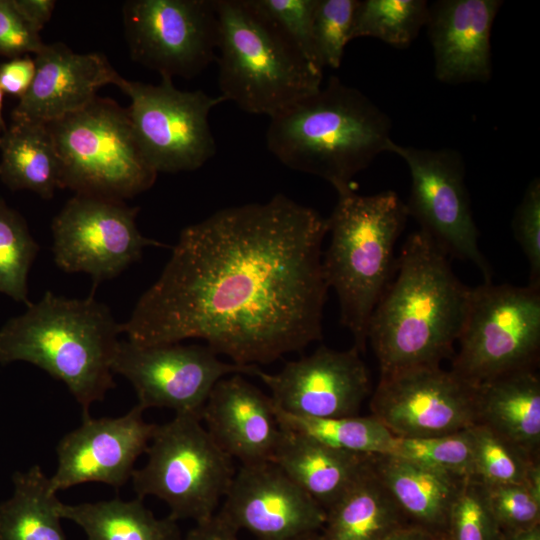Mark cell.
Listing matches in <instances>:
<instances>
[{
	"label": "cell",
	"instance_id": "6da1fadb",
	"mask_svg": "<svg viewBox=\"0 0 540 540\" xmlns=\"http://www.w3.org/2000/svg\"><path fill=\"white\" fill-rule=\"evenodd\" d=\"M327 218L283 194L185 227L158 280L122 323L139 345L206 341L257 366L322 339Z\"/></svg>",
	"mask_w": 540,
	"mask_h": 540
},
{
	"label": "cell",
	"instance_id": "7a4b0ae2",
	"mask_svg": "<svg viewBox=\"0 0 540 540\" xmlns=\"http://www.w3.org/2000/svg\"><path fill=\"white\" fill-rule=\"evenodd\" d=\"M470 294L434 240L411 233L368 324L380 376L452 359Z\"/></svg>",
	"mask_w": 540,
	"mask_h": 540
},
{
	"label": "cell",
	"instance_id": "3957f363",
	"mask_svg": "<svg viewBox=\"0 0 540 540\" xmlns=\"http://www.w3.org/2000/svg\"><path fill=\"white\" fill-rule=\"evenodd\" d=\"M391 120L365 94L331 76L315 93L270 118L268 150L286 167L318 176L338 195L388 152Z\"/></svg>",
	"mask_w": 540,
	"mask_h": 540
},
{
	"label": "cell",
	"instance_id": "277c9868",
	"mask_svg": "<svg viewBox=\"0 0 540 540\" xmlns=\"http://www.w3.org/2000/svg\"><path fill=\"white\" fill-rule=\"evenodd\" d=\"M123 333L109 307L47 291L0 328V364L25 361L62 381L89 416L91 404L115 387L112 362Z\"/></svg>",
	"mask_w": 540,
	"mask_h": 540
},
{
	"label": "cell",
	"instance_id": "5b68a950",
	"mask_svg": "<svg viewBox=\"0 0 540 540\" xmlns=\"http://www.w3.org/2000/svg\"><path fill=\"white\" fill-rule=\"evenodd\" d=\"M407 217L405 203L387 190L339 194L327 218L331 238L322 257L323 275L337 294L341 324L360 353L366 348L370 317L393 277L394 248Z\"/></svg>",
	"mask_w": 540,
	"mask_h": 540
},
{
	"label": "cell",
	"instance_id": "8992f818",
	"mask_svg": "<svg viewBox=\"0 0 540 540\" xmlns=\"http://www.w3.org/2000/svg\"><path fill=\"white\" fill-rule=\"evenodd\" d=\"M220 96L270 118L322 86L323 70L249 0H215Z\"/></svg>",
	"mask_w": 540,
	"mask_h": 540
},
{
	"label": "cell",
	"instance_id": "52a82bcc",
	"mask_svg": "<svg viewBox=\"0 0 540 540\" xmlns=\"http://www.w3.org/2000/svg\"><path fill=\"white\" fill-rule=\"evenodd\" d=\"M60 160V188L124 201L152 187L157 173L135 137L127 108L98 96L47 124Z\"/></svg>",
	"mask_w": 540,
	"mask_h": 540
},
{
	"label": "cell",
	"instance_id": "ba28073f",
	"mask_svg": "<svg viewBox=\"0 0 540 540\" xmlns=\"http://www.w3.org/2000/svg\"><path fill=\"white\" fill-rule=\"evenodd\" d=\"M147 461L131 479L137 498L154 496L175 521L212 518L235 474L234 460L215 442L197 415L175 414L157 425Z\"/></svg>",
	"mask_w": 540,
	"mask_h": 540
},
{
	"label": "cell",
	"instance_id": "9c48e42d",
	"mask_svg": "<svg viewBox=\"0 0 540 540\" xmlns=\"http://www.w3.org/2000/svg\"><path fill=\"white\" fill-rule=\"evenodd\" d=\"M451 370L472 385L536 369L540 353V287L484 281L471 288Z\"/></svg>",
	"mask_w": 540,
	"mask_h": 540
},
{
	"label": "cell",
	"instance_id": "30bf717a",
	"mask_svg": "<svg viewBox=\"0 0 540 540\" xmlns=\"http://www.w3.org/2000/svg\"><path fill=\"white\" fill-rule=\"evenodd\" d=\"M116 86L130 99L135 137L157 174L194 171L215 155L209 115L223 97L180 90L169 77L149 84L121 76Z\"/></svg>",
	"mask_w": 540,
	"mask_h": 540
},
{
	"label": "cell",
	"instance_id": "8fae6325",
	"mask_svg": "<svg viewBox=\"0 0 540 540\" xmlns=\"http://www.w3.org/2000/svg\"><path fill=\"white\" fill-rule=\"evenodd\" d=\"M388 152L401 157L411 175L408 216L448 255L474 264L485 281L492 269L479 249V232L465 185V164L454 149H420L393 141Z\"/></svg>",
	"mask_w": 540,
	"mask_h": 540
},
{
	"label": "cell",
	"instance_id": "7c38bea8",
	"mask_svg": "<svg viewBox=\"0 0 540 540\" xmlns=\"http://www.w3.org/2000/svg\"><path fill=\"white\" fill-rule=\"evenodd\" d=\"M123 22L131 58L161 77L192 78L216 60L215 0H129Z\"/></svg>",
	"mask_w": 540,
	"mask_h": 540
},
{
	"label": "cell",
	"instance_id": "4fadbf2b",
	"mask_svg": "<svg viewBox=\"0 0 540 540\" xmlns=\"http://www.w3.org/2000/svg\"><path fill=\"white\" fill-rule=\"evenodd\" d=\"M138 211L121 200L75 194L51 224L56 265L87 273L96 287L139 261L144 248L165 246L140 233Z\"/></svg>",
	"mask_w": 540,
	"mask_h": 540
},
{
	"label": "cell",
	"instance_id": "5bb4252c",
	"mask_svg": "<svg viewBox=\"0 0 540 540\" xmlns=\"http://www.w3.org/2000/svg\"><path fill=\"white\" fill-rule=\"evenodd\" d=\"M258 369L224 362L207 345H139L129 340L119 341L112 362L113 373L131 383L143 410L167 408L200 418L220 379L232 374L255 375Z\"/></svg>",
	"mask_w": 540,
	"mask_h": 540
},
{
	"label": "cell",
	"instance_id": "9a60e30c",
	"mask_svg": "<svg viewBox=\"0 0 540 540\" xmlns=\"http://www.w3.org/2000/svg\"><path fill=\"white\" fill-rule=\"evenodd\" d=\"M370 409L396 437L451 434L476 424V386L440 366L410 368L380 376Z\"/></svg>",
	"mask_w": 540,
	"mask_h": 540
},
{
	"label": "cell",
	"instance_id": "2e32d148",
	"mask_svg": "<svg viewBox=\"0 0 540 540\" xmlns=\"http://www.w3.org/2000/svg\"><path fill=\"white\" fill-rule=\"evenodd\" d=\"M255 376L278 410L298 417L354 416L371 391L369 370L354 346L343 351L320 346L277 373L258 369Z\"/></svg>",
	"mask_w": 540,
	"mask_h": 540
},
{
	"label": "cell",
	"instance_id": "e0dca14e",
	"mask_svg": "<svg viewBox=\"0 0 540 540\" xmlns=\"http://www.w3.org/2000/svg\"><path fill=\"white\" fill-rule=\"evenodd\" d=\"M216 515L258 540H294L319 532L326 512L273 461L241 465Z\"/></svg>",
	"mask_w": 540,
	"mask_h": 540
},
{
	"label": "cell",
	"instance_id": "ac0fdd59",
	"mask_svg": "<svg viewBox=\"0 0 540 540\" xmlns=\"http://www.w3.org/2000/svg\"><path fill=\"white\" fill-rule=\"evenodd\" d=\"M135 405L125 415L94 419L83 417L79 427L59 441L57 468L49 478L55 492L98 482L122 487L132 476L138 457L146 452L156 424L143 418Z\"/></svg>",
	"mask_w": 540,
	"mask_h": 540
},
{
	"label": "cell",
	"instance_id": "d6986e66",
	"mask_svg": "<svg viewBox=\"0 0 540 540\" xmlns=\"http://www.w3.org/2000/svg\"><path fill=\"white\" fill-rule=\"evenodd\" d=\"M36 72L12 111V122L47 125L77 112L121 75L101 53H76L63 43L45 44L34 58Z\"/></svg>",
	"mask_w": 540,
	"mask_h": 540
},
{
	"label": "cell",
	"instance_id": "ffe728a7",
	"mask_svg": "<svg viewBox=\"0 0 540 540\" xmlns=\"http://www.w3.org/2000/svg\"><path fill=\"white\" fill-rule=\"evenodd\" d=\"M201 420L219 447L241 465L273 460L282 434L275 405L242 374L226 376L215 384Z\"/></svg>",
	"mask_w": 540,
	"mask_h": 540
},
{
	"label": "cell",
	"instance_id": "44dd1931",
	"mask_svg": "<svg viewBox=\"0 0 540 540\" xmlns=\"http://www.w3.org/2000/svg\"><path fill=\"white\" fill-rule=\"evenodd\" d=\"M503 1L439 0L429 4L428 35L434 73L447 84L487 82L492 73L491 30Z\"/></svg>",
	"mask_w": 540,
	"mask_h": 540
},
{
	"label": "cell",
	"instance_id": "7402d4cb",
	"mask_svg": "<svg viewBox=\"0 0 540 540\" xmlns=\"http://www.w3.org/2000/svg\"><path fill=\"white\" fill-rule=\"evenodd\" d=\"M281 429L272 461L326 512L358 479L371 455L339 450Z\"/></svg>",
	"mask_w": 540,
	"mask_h": 540
},
{
	"label": "cell",
	"instance_id": "603a6c76",
	"mask_svg": "<svg viewBox=\"0 0 540 540\" xmlns=\"http://www.w3.org/2000/svg\"><path fill=\"white\" fill-rule=\"evenodd\" d=\"M476 419V424L539 458L540 378L536 369L506 373L476 385Z\"/></svg>",
	"mask_w": 540,
	"mask_h": 540
},
{
	"label": "cell",
	"instance_id": "cb8c5ba5",
	"mask_svg": "<svg viewBox=\"0 0 540 540\" xmlns=\"http://www.w3.org/2000/svg\"><path fill=\"white\" fill-rule=\"evenodd\" d=\"M370 463L410 523L445 534L463 477L392 454L371 455Z\"/></svg>",
	"mask_w": 540,
	"mask_h": 540
},
{
	"label": "cell",
	"instance_id": "d4e9b609",
	"mask_svg": "<svg viewBox=\"0 0 540 540\" xmlns=\"http://www.w3.org/2000/svg\"><path fill=\"white\" fill-rule=\"evenodd\" d=\"M371 458V456H370ZM410 523L369 463L344 495L326 511L319 540H381Z\"/></svg>",
	"mask_w": 540,
	"mask_h": 540
},
{
	"label": "cell",
	"instance_id": "484cf974",
	"mask_svg": "<svg viewBox=\"0 0 540 540\" xmlns=\"http://www.w3.org/2000/svg\"><path fill=\"white\" fill-rule=\"evenodd\" d=\"M0 179L11 190L51 199L60 188V160L44 124L12 122L0 135Z\"/></svg>",
	"mask_w": 540,
	"mask_h": 540
},
{
	"label": "cell",
	"instance_id": "4316f807",
	"mask_svg": "<svg viewBox=\"0 0 540 540\" xmlns=\"http://www.w3.org/2000/svg\"><path fill=\"white\" fill-rule=\"evenodd\" d=\"M60 515L80 526L87 540H179L177 521L156 518L135 498H119L76 505L61 503Z\"/></svg>",
	"mask_w": 540,
	"mask_h": 540
},
{
	"label": "cell",
	"instance_id": "83f0119b",
	"mask_svg": "<svg viewBox=\"0 0 540 540\" xmlns=\"http://www.w3.org/2000/svg\"><path fill=\"white\" fill-rule=\"evenodd\" d=\"M12 496L0 504V540H67L61 501L38 465L13 475Z\"/></svg>",
	"mask_w": 540,
	"mask_h": 540
},
{
	"label": "cell",
	"instance_id": "f1b7e54d",
	"mask_svg": "<svg viewBox=\"0 0 540 540\" xmlns=\"http://www.w3.org/2000/svg\"><path fill=\"white\" fill-rule=\"evenodd\" d=\"M275 409L277 420L283 429L351 453L392 454L396 436L372 415L307 418L286 414L276 407Z\"/></svg>",
	"mask_w": 540,
	"mask_h": 540
},
{
	"label": "cell",
	"instance_id": "f546056e",
	"mask_svg": "<svg viewBox=\"0 0 540 540\" xmlns=\"http://www.w3.org/2000/svg\"><path fill=\"white\" fill-rule=\"evenodd\" d=\"M429 4L425 0H363L358 2L351 39L373 37L406 48L426 26Z\"/></svg>",
	"mask_w": 540,
	"mask_h": 540
},
{
	"label": "cell",
	"instance_id": "4dcf8cb0",
	"mask_svg": "<svg viewBox=\"0 0 540 540\" xmlns=\"http://www.w3.org/2000/svg\"><path fill=\"white\" fill-rule=\"evenodd\" d=\"M39 249L25 219L0 198V292L27 307L28 274Z\"/></svg>",
	"mask_w": 540,
	"mask_h": 540
},
{
	"label": "cell",
	"instance_id": "1f68e13d",
	"mask_svg": "<svg viewBox=\"0 0 540 540\" xmlns=\"http://www.w3.org/2000/svg\"><path fill=\"white\" fill-rule=\"evenodd\" d=\"M474 452V477L486 485L524 484L532 458L488 427H470Z\"/></svg>",
	"mask_w": 540,
	"mask_h": 540
},
{
	"label": "cell",
	"instance_id": "d6a6232c",
	"mask_svg": "<svg viewBox=\"0 0 540 540\" xmlns=\"http://www.w3.org/2000/svg\"><path fill=\"white\" fill-rule=\"evenodd\" d=\"M392 455L459 477L474 476V452L470 428L435 437H396Z\"/></svg>",
	"mask_w": 540,
	"mask_h": 540
},
{
	"label": "cell",
	"instance_id": "836d02e7",
	"mask_svg": "<svg viewBox=\"0 0 540 540\" xmlns=\"http://www.w3.org/2000/svg\"><path fill=\"white\" fill-rule=\"evenodd\" d=\"M445 535L447 540H498L500 531L486 486L476 477L464 478L451 505Z\"/></svg>",
	"mask_w": 540,
	"mask_h": 540
},
{
	"label": "cell",
	"instance_id": "e575fe53",
	"mask_svg": "<svg viewBox=\"0 0 540 540\" xmlns=\"http://www.w3.org/2000/svg\"><path fill=\"white\" fill-rule=\"evenodd\" d=\"M359 0H317L312 40L315 56L322 69L340 67L344 49L352 40Z\"/></svg>",
	"mask_w": 540,
	"mask_h": 540
},
{
	"label": "cell",
	"instance_id": "d590c367",
	"mask_svg": "<svg viewBox=\"0 0 540 540\" xmlns=\"http://www.w3.org/2000/svg\"><path fill=\"white\" fill-rule=\"evenodd\" d=\"M249 2L273 22L312 64L322 69L317 62L312 40L317 0H249Z\"/></svg>",
	"mask_w": 540,
	"mask_h": 540
},
{
	"label": "cell",
	"instance_id": "8d00e7d4",
	"mask_svg": "<svg viewBox=\"0 0 540 540\" xmlns=\"http://www.w3.org/2000/svg\"><path fill=\"white\" fill-rule=\"evenodd\" d=\"M489 505L500 533L540 526V501L524 484L486 485Z\"/></svg>",
	"mask_w": 540,
	"mask_h": 540
},
{
	"label": "cell",
	"instance_id": "74e56055",
	"mask_svg": "<svg viewBox=\"0 0 540 540\" xmlns=\"http://www.w3.org/2000/svg\"><path fill=\"white\" fill-rule=\"evenodd\" d=\"M514 237L529 265V284L540 287V180L527 186L512 219Z\"/></svg>",
	"mask_w": 540,
	"mask_h": 540
},
{
	"label": "cell",
	"instance_id": "f35d334b",
	"mask_svg": "<svg viewBox=\"0 0 540 540\" xmlns=\"http://www.w3.org/2000/svg\"><path fill=\"white\" fill-rule=\"evenodd\" d=\"M45 44L21 16L12 0H0V56L15 58L37 54Z\"/></svg>",
	"mask_w": 540,
	"mask_h": 540
},
{
	"label": "cell",
	"instance_id": "ab89813d",
	"mask_svg": "<svg viewBox=\"0 0 540 540\" xmlns=\"http://www.w3.org/2000/svg\"><path fill=\"white\" fill-rule=\"evenodd\" d=\"M36 72V63L28 55L11 58L0 64V87L4 94L21 99L29 90Z\"/></svg>",
	"mask_w": 540,
	"mask_h": 540
},
{
	"label": "cell",
	"instance_id": "60d3db41",
	"mask_svg": "<svg viewBox=\"0 0 540 540\" xmlns=\"http://www.w3.org/2000/svg\"><path fill=\"white\" fill-rule=\"evenodd\" d=\"M12 1L25 21L38 33L49 22L56 5V1L54 0Z\"/></svg>",
	"mask_w": 540,
	"mask_h": 540
},
{
	"label": "cell",
	"instance_id": "b9f144b4",
	"mask_svg": "<svg viewBox=\"0 0 540 540\" xmlns=\"http://www.w3.org/2000/svg\"><path fill=\"white\" fill-rule=\"evenodd\" d=\"M238 532L227 525L216 514L196 525L179 540H239Z\"/></svg>",
	"mask_w": 540,
	"mask_h": 540
},
{
	"label": "cell",
	"instance_id": "7bdbcfd3",
	"mask_svg": "<svg viewBox=\"0 0 540 540\" xmlns=\"http://www.w3.org/2000/svg\"><path fill=\"white\" fill-rule=\"evenodd\" d=\"M381 540H447L446 535L422 526L406 523Z\"/></svg>",
	"mask_w": 540,
	"mask_h": 540
},
{
	"label": "cell",
	"instance_id": "ee69618b",
	"mask_svg": "<svg viewBox=\"0 0 540 540\" xmlns=\"http://www.w3.org/2000/svg\"><path fill=\"white\" fill-rule=\"evenodd\" d=\"M524 485L528 488L533 497L540 501V461H534L527 472Z\"/></svg>",
	"mask_w": 540,
	"mask_h": 540
},
{
	"label": "cell",
	"instance_id": "f6af8a7d",
	"mask_svg": "<svg viewBox=\"0 0 540 540\" xmlns=\"http://www.w3.org/2000/svg\"><path fill=\"white\" fill-rule=\"evenodd\" d=\"M498 540H540V526L512 533H500Z\"/></svg>",
	"mask_w": 540,
	"mask_h": 540
},
{
	"label": "cell",
	"instance_id": "bcb514c9",
	"mask_svg": "<svg viewBox=\"0 0 540 540\" xmlns=\"http://www.w3.org/2000/svg\"><path fill=\"white\" fill-rule=\"evenodd\" d=\"M3 99H4V92L0 87V135L4 133L7 129L5 120L3 118L2 109H3Z\"/></svg>",
	"mask_w": 540,
	"mask_h": 540
},
{
	"label": "cell",
	"instance_id": "7dc6e473",
	"mask_svg": "<svg viewBox=\"0 0 540 540\" xmlns=\"http://www.w3.org/2000/svg\"><path fill=\"white\" fill-rule=\"evenodd\" d=\"M294 540H319L318 532L309 533Z\"/></svg>",
	"mask_w": 540,
	"mask_h": 540
}]
</instances>
